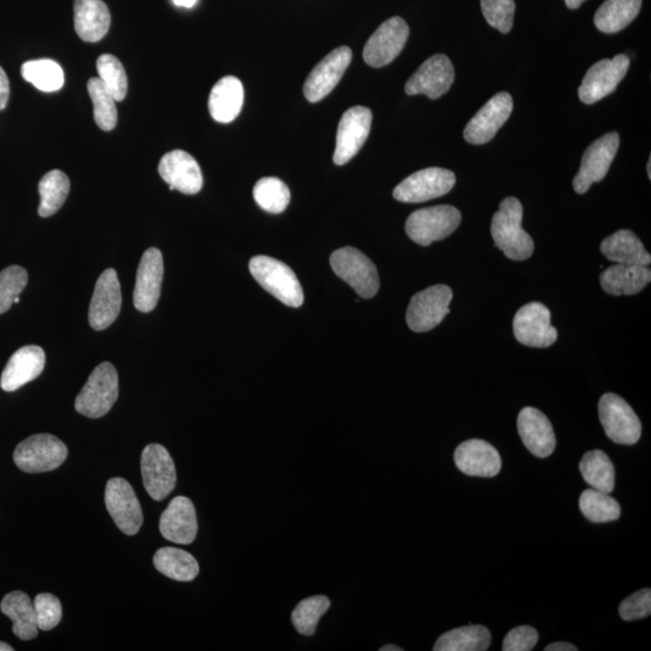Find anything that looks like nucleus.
<instances>
[{"label":"nucleus","instance_id":"f257e3e1","mask_svg":"<svg viewBox=\"0 0 651 651\" xmlns=\"http://www.w3.org/2000/svg\"><path fill=\"white\" fill-rule=\"evenodd\" d=\"M523 204L515 197H507L500 210L492 217L491 236L498 249L509 260L525 261L535 251V243L523 228Z\"/></svg>","mask_w":651,"mask_h":651},{"label":"nucleus","instance_id":"f03ea898","mask_svg":"<svg viewBox=\"0 0 651 651\" xmlns=\"http://www.w3.org/2000/svg\"><path fill=\"white\" fill-rule=\"evenodd\" d=\"M249 269L252 277L263 289L279 299L287 307L299 308L304 302L301 283L285 263L268 256L251 258Z\"/></svg>","mask_w":651,"mask_h":651},{"label":"nucleus","instance_id":"7ed1b4c3","mask_svg":"<svg viewBox=\"0 0 651 651\" xmlns=\"http://www.w3.org/2000/svg\"><path fill=\"white\" fill-rule=\"evenodd\" d=\"M119 397V375L110 362H103L90 375L75 400L76 412L87 418L107 415Z\"/></svg>","mask_w":651,"mask_h":651},{"label":"nucleus","instance_id":"20e7f679","mask_svg":"<svg viewBox=\"0 0 651 651\" xmlns=\"http://www.w3.org/2000/svg\"><path fill=\"white\" fill-rule=\"evenodd\" d=\"M461 219L460 211L451 205L420 209L408 217L406 232L416 244L428 246L451 236Z\"/></svg>","mask_w":651,"mask_h":651},{"label":"nucleus","instance_id":"39448f33","mask_svg":"<svg viewBox=\"0 0 651 651\" xmlns=\"http://www.w3.org/2000/svg\"><path fill=\"white\" fill-rule=\"evenodd\" d=\"M68 449L60 439L52 434H34L17 445L14 461L26 473H45L54 471L67 460Z\"/></svg>","mask_w":651,"mask_h":651},{"label":"nucleus","instance_id":"423d86ee","mask_svg":"<svg viewBox=\"0 0 651 651\" xmlns=\"http://www.w3.org/2000/svg\"><path fill=\"white\" fill-rule=\"evenodd\" d=\"M333 272L348 283L362 298H373L380 287L379 273L374 263L355 248L334 251L330 258Z\"/></svg>","mask_w":651,"mask_h":651},{"label":"nucleus","instance_id":"0eeeda50","mask_svg":"<svg viewBox=\"0 0 651 651\" xmlns=\"http://www.w3.org/2000/svg\"><path fill=\"white\" fill-rule=\"evenodd\" d=\"M598 414L607 437L614 443L633 445L641 439V420L624 398L603 395L598 403Z\"/></svg>","mask_w":651,"mask_h":651},{"label":"nucleus","instance_id":"6e6552de","mask_svg":"<svg viewBox=\"0 0 651 651\" xmlns=\"http://www.w3.org/2000/svg\"><path fill=\"white\" fill-rule=\"evenodd\" d=\"M453 291L447 285H436L416 293L407 310V324L414 332L436 328L450 313Z\"/></svg>","mask_w":651,"mask_h":651},{"label":"nucleus","instance_id":"1a4fd4ad","mask_svg":"<svg viewBox=\"0 0 651 651\" xmlns=\"http://www.w3.org/2000/svg\"><path fill=\"white\" fill-rule=\"evenodd\" d=\"M456 184V177L451 170L444 168H426L404 179L394 190L398 202L422 203L447 195Z\"/></svg>","mask_w":651,"mask_h":651},{"label":"nucleus","instance_id":"9d476101","mask_svg":"<svg viewBox=\"0 0 651 651\" xmlns=\"http://www.w3.org/2000/svg\"><path fill=\"white\" fill-rule=\"evenodd\" d=\"M620 137L617 132L604 134L586 149L582 166L573 180L574 191L578 195L588 192L591 185L600 183L609 172L618 154Z\"/></svg>","mask_w":651,"mask_h":651},{"label":"nucleus","instance_id":"9b49d317","mask_svg":"<svg viewBox=\"0 0 651 651\" xmlns=\"http://www.w3.org/2000/svg\"><path fill=\"white\" fill-rule=\"evenodd\" d=\"M409 37V27L402 17H391L368 39L363 49V60L373 68L394 62L401 54Z\"/></svg>","mask_w":651,"mask_h":651},{"label":"nucleus","instance_id":"f8f14e48","mask_svg":"<svg viewBox=\"0 0 651 651\" xmlns=\"http://www.w3.org/2000/svg\"><path fill=\"white\" fill-rule=\"evenodd\" d=\"M550 310L539 302L521 307L513 321V331L519 343L530 348H549L559 333L551 326Z\"/></svg>","mask_w":651,"mask_h":651},{"label":"nucleus","instance_id":"ddd939ff","mask_svg":"<svg viewBox=\"0 0 651 651\" xmlns=\"http://www.w3.org/2000/svg\"><path fill=\"white\" fill-rule=\"evenodd\" d=\"M105 506L119 529L128 536L137 535L143 525V512L136 492L122 478L110 479L105 489Z\"/></svg>","mask_w":651,"mask_h":651},{"label":"nucleus","instance_id":"4468645a","mask_svg":"<svg viewBox=\"0 0 651 651\" xmlns=\"http://www.w3.org/2000/svg\"><path fill=\"white\" fill-rule=\"evenodd\" d=\"M373 115L371 109L354 107L346 110L340 119L336 151L333 162L337 166H344L359 154L371 133Z\"/></svg>","mask_w":651,"mask_h":651},{"label":"nucleus","instance_id":"2eb2a0df","mask_svg":"<svg viewBox=\"0 0 651 651\" xmlns=\"http://www.w3.org/2000/svg\"><path fill=\"white\" fill-rule=\"evenodd\" d=\"M630 68V58L618 55L613 60H602L592 66L586 73L578 96L585 104H595L617 90L621 80Z\"/></svg>","mask_w":651,"mask_h":651},{"label":"nucleus","instance_id":"dca6fc26","mask_svg":"<svg viewBox=\"0 0 651 651\" xmlns=\"http://www.w3.org/2000/svg\"><path fill=\"white\" fill-rule=\"evenodd\" d=\"M142 475L145 489L155 501H163L177 485L172 456L160 444H150L144 449Z\"/></svg>","mask_w":651,"mask_h":651},{"label":"nucleus","instance_id":"f3484780","mask_svg":"<svg viewBox=\"0 0 651 651\" xmlns=\"http://www.w3.org/2000/svg\"><path fill=\"white\" fill-rule=\"evenodd\" d=\"M513 108V98L508 92L497 93L467 123L463 132L466 142L473 145L489 143L508 121Z\"/></svg>","mask_w":651,"mask_h":651},{"label":"nucleus","instance_id":"a211bd4d","mask_svg":"<svg viewBox=\"0 0 651 651\" xmlns=\"http://www.w3.org/2000/svg\"><path fill=\"white\" fill-rule=\"evenodd\" d=\"M454 80L455 69L450 58L434 55L422 63L408 80L406 93L409 96L425 95L430 99H438L450 90Z\"/></svg>","mask_w":651,"mask_h":651},{"label":"nucleus","instance_id":"6ab92c4d","mask_svg":"<svg viewBox=\"0 0 651 651\" xmlns=\"http://www.w3.org/2000/svg\"><path fill=\"white\" fill-rule=\"evenodd\" d=\"M353 60V51L348 46L333 50L316 66L304 84V97L310 103H318L336 89L346 69Z\"/></svg>","mask_w":651,"mask_h":651},{"label":"nucleus","instance_id":"aec40b11","mask_svg":"<svg viewBox=\"0 0 651 651\" xmlns=\"http://www.w3.org/2000/svg\"><path fill=\"white\" fill-rule=\"evenodd\" d=\"M122 295L115 269L108 268L98 278L89 310L93 330L103 331L114 324L121 312Z\"/></svg>","mask_w":651,"mask_h":651},{"label":"nucleus","instance_id":"412c9836","mask_svg":"<svg viewBox=\"0 0 651 651\" xmlns=\"http://www.w3.org/2000/svg\"><path fill=\"white\" fill-rule=\"evenodd\" d=\"M158 173L169 185L185 195H196L203 187V174L198 162L183 150H174L162 157Z\"/></svg>","mask_w":651,"mask_h":651},{"label":"nucleus","instance_id":"4be33fe9","mask_svg":"<svg viewBox=\"0 0 651 651\" xmlns=\"http://www.w3.org/2000/svg\"><path fill=\"white\" fill-rule=\"evenodd\" d=\"M163 274L162 252L156 248L146 250L139 263L136 289L133 293L134 307L139 312L150 313L156 308L161 296Z\"/></svg>","mask_w":651,"mask_h":651},{"label":"nucleus","instance_id":"5701e85b","mask_svg":"<svg viewBox=\"0 0 651 651\" xmlns=\"http://www.w3.org/2000/svg\"><path fill=\"white\" fill-rule=\"evenodd\" d=\"M454 459L457 468L472 477H496L502 467L500 453L482 439H471L460 444L455 450Z\"/></svg>","mask_w":651,"mask_h":651},{"label":"nucleus","instance_id":"b1692460","mask_svg":"<svg viewBox=\"0 0 651 651\" xmlns=\"http://www.w3.org/2000/svg\"><path fill=\"white\" fill-rule=\"evenodd\" d=\"M518 431L531 454L545 459L554 453L556 437L553 425L541 410L526 407L518 416Z\"/></svg>","mask_w":651,"mask_h":651},{"label":"nucleus","instance_id":"393cba45","mask_svg":"<svg viewBox=\"0 0 651 651\" xmlns=\"http://www.w3.org/2000/svg\"><path fill=\"white\" fill-rule=\"evenodd\" d=\"M45 360V351L40 346H23L10 357L0 379V386L7 392L19 390L43 373Z\"/></svg>","mask_w":651,"mask_h":651},{"label":"nucleus","instance_id":"a878e982","mask_svg":"<svg viewBox=\"0 0 651 651\" xmlns=\"http://www.w3.org/2000/svg\"><path fill=\"white\" fill-rule=\"evenodd\" d=\"M162 536L170 542L191 544L198 531L195 506L190 498L175 497L164 510L160 520Z\"/></svg>","mask_w":651,"mask_h":651},{"label":"nucleus","instance_id":"bb28decb","mask_svg":"<svg viewBox=\"0 0 651 651\" xmlns=\"http://www.w3.org/2000/svg\"><path fill=\"white\" fill-rule=\"evenodd\" d=\"M75 31L86 43H97L108 34L111 15L102 0H75Z\"/></svg>","mask_w":651,"mask_h":651},{"label":"nucleus","instance_id":"cd10ccee","mask_svg":"<svg viewBox=\"0 0 651 651\" xmlns=\"http://www.w3.org/2000/svg\"><path fill=\"white\" fill-rule=\"evenodd\" d=\"M244 103L242 81L234 76H226L217 81L209 97L211 117L220 123H230L237 119Z\"/></svg>","mask_w":651,"mask_h":651},{"label":"nucleus","instance_id":"c85d7f7f","mask_svg":"<svg viewBox=\"0 0 651 651\" xmlns=\"http://www.w3.org/2000/svg\"><path fill=\"white\" fill-rule=\"evenodd\" d=\"M648 266L615 265L601 274L602 289L613 296H632L643 291L650 283Z\"/></svg>","mask_w":651,"mask_h":651},{"label":"nucleus","instance_id":"c756f323","mask_svg":"<svg viewBox=\"0 0 651 651\" xmlns=\"http://www.w3.org/2000/svg\"><path fill=\"white\" fill-rule=\"evenodd\" d=\"M601 251L618 265L649 266L651 256L635 233L621 230L603 240Z\"/></svg>","mask_w":651,"mask_h":651},{"label":"nucleus","instance_id":"7c9ffc66","mask_svg":"<svg viewBox=\"0 0 651 651\" xmlns=\"http://www.w3.org/2000/svg\"><path fill=\"white\" fill-rule=\"evenodd\" d=\"M2 613L13 621V632L22 641H32L38 636L37 615L34 604L25 592H10L0 604Z\"/></svg>","mask_w":651,"mask_h":651},{"label":"nucleus","instance_id":"2f4dec72","mask_svg":"<svg viewBox=\"0 0 651 651\" xmlns=\"http://www.w3.org/2000/svg\"><path fill=\"white\" fill-rule=\"evenodd\" d=\"M641 8L642 0H606L597 10L595 26L602 33H618L636 19Z\"/></svg>","mask_w":651,"mask_h":651},{"label":"nucleus","instance_id":"473e14b6","mask_svg":"<svg viewBox=\"0 0 651 651\" xmlns=\"http://www.w3.org/2000/svg\"><path fill=\"white\" fill-rule=\"evenodd\" d=\"M491 644V633L485 626L469 625L444 633L434 644V651H485Z\"/></svg>","mask_w":651,"mask_h":651},{"label":"nucleus","instance_id":"72a5a7b5","mask_svg":"<svg viewBox=\"0 0 651 651\" xmlns=\"http://www.w3.org/2000/svg\"><path fill=\"white\" fill-rule=\"evenodd\" d=\"M156 570L178 582H192L198 576L199 565L195 557L178 548H162L154 556Z\"/></svg>","mask_w":651,"mask_h":651},{"label":"nucleus","instance_id":"f704fd0d","mask_svg":"<svg viewBox=\"0 0 651 651\" xmlns=\"http://www.w3.org/2000/svg\"><path fill=\"white\" fill-rule=\"evenodd\" d=\"M583 478L592 489L611 494L615 488V468L602 450H592L579 463Z\"/></svg>","mask_w":651,"mask_h":651},{"label":"nucleus","instance_id":"c9c22d12","mask_svg":"<svg viewBox=\"0 0 651 651\" xmlns=\"http://www.w3.org/2000/svg\"><path fill=\"white\" fill-rule=\"evenodd\" d=\"M69 191L70 181L61 170L54 169L45 174L39 183V215L41 217L55 215L66 203Z\"/></svg>","mask_w":651,"mask_h":651},{"label":"nucleus","instance_id":"e433bc0d","mask_svg":"<svg viewBox=\"0 0 651 651\" xmlns=\"http://www.w3.org/2000/svg\"><path fill=\"white\" fill-rule=\"evenodd\" d=\"M21 74L35 89L46 93L60 91L64 86L63 69L52 60L28 61L23 64Z\"/></svg>","mask_w":651,"mask_h":651},{"label":"nucleus","instance_id":"4c0bfd02","mask_svg":"<svg viewBox=\"0 0 651 651\" xmlns=\"http://www.w3.org/2000/svg\"><path fill=\"white\" fill-rule=\"evenodd\" d=\"M579 508L585 518L595 524L611 523L621 514L620 504L606 492L585 490L579 498Z\"/></svg>","mask_w":651,"mask_h":651},{"label":"nucleus","instance_id":"58836bf2","mask_svg":"<svg viewBox=\"0 0 651 651\" xmlns=\"http://www.w3.org/2000/svg\"><path fill=\"white\" fill-rule=\"evenodd\" d=\"M254 198L260 207L271 214H280L289 207V187L278 178H263L254 187Z\"/></svg>","mask_w":651,"mask_h":651},{"label":"nucleus","instance_id":"ea45409f","mask_svg":"<svg viewBox=\"0 0 651 651\" xmlns=\"http://www.w3.org/2000/svg\"><path fill=\"white\" fill-rule=\"evenodd\" d=\"M93 103L95 121L102 131L110 132L117 125L116 101L99 78H92L87 84Z\"/></svg>","mask_w":651,"mask_h":651},{"label":"nucleus","instance_id":"a19ab883","mask_svg":"<svg viewBox=\"0 0 651 651\" xmlns=\"http://www.w3.org/2000/svg\"><path fill=\"white\" fill-rule=\"evenodd\" d=\"M331 602L326 596H313L297 604L292 612V623L297 632L303 636H313L319 621L330 608Z\"/></svg>","mask_w":651,"mask_h":651},{"label":"nucleus","instance_id":"79ce46f5","mask_svg":"<svg viewBox=\"0 0 651 651\" xmlns=\"http://www.w3.org/2000/svg\"><path fill=\"white\" fill-rule=\"evenodd\" d=\"M99 80L107 87L116 102H122L127 96L128 79L122 63L113 55L105 54L97 60Z\"/></svg>","mask_w":651,"mask_h":651},{"label":"nucleus","instance_id":"37998d69","mask_svg":"<svg viewBox=\"0 0 651 651\" xmlns=\"http://www.w3.org/2000/svg\"><path fill=\"white\" fill-rule=\"evenodd\" d=\"M28 283V273L20 266H10L0 272V314L13 307Z\"/></svg>","mask_w":651,"mask_h":651},{"label":"nucleus","instance_id":"c03bdc74","mask_svg":"<svg viewBox=\"0 0 651 651\" xmlns=\"http://www.w3.org/2000/svg\"><path fill=\"white\" fill-rule=\"evenodd\" d=\"M485 20L503 34L512 31L515 14L514 0H480Z\"/></svg>","mask_w":651,"mask_h":651},{"label":"nucleus","instance_id":"a18cd8bd","mask_svg":"<svg viewBox=\"0 0 651 651\" xmlns=\"http://www.w3.org/2000/svg\"><path fill=\"white\" fill-rule=\"evenodd\" d=\"M35 615L39 630L50 631L61 623L62 604L51 594H40L34 600Z\"/></svg>","mask_w":651,"mask_h":651},{"label":"nucleus","instance_id":"49530a36","mask_svg":"<svg viewBox=\"0 0 651 651\" xmlns=\"http://www.w3.org/2000/svg\"><path fill=\"white\" fill-rule=\"evenodd\" d=\"M621 619L635 621L649 617L651 614V590L642 589L625 598L619 606Z\"/></svg>","mask_w":651,"mask_h":651},{"label":"nucleus","instance_id":"de8ad7c7","mask_svg":"<svg viewBox=\"0 0 651 651\" xmlns=\"http://www.w3.org/2000/svg\"><path fill=\"white\" fill-rule=\"evenodd\" d=\"M539 635L537 630L531 626L515 627L512 631L508 632L504 638L502 650L503 651H530L536 647Z\"/></svg>","mask_w":651,"mask_h":651},{"label":"nucleus","instance_id":"09e8293b","mask_svg":"<svg viewBox=\"0 0 651 651\" xmlns=\"http://www.w3.org/2000/svg\"><path fill=\"white\" fill-rule=\"evenodd\" d=\"M10 97V82L5 70L0 67V110L7 108Z\"/></svg>","mask_w":651,"mask_h":651},{"label":"nucleus","instance_id":"8fccbe9b","mask_svg":"<svg viewBox=\"0 0 651 651\" xmlns=\"http://www.w3.org/2000/svg\"><path fill=\"white\" fill-rule=\"evenodd\" d=\"M545 651H577L578 648L574 647L573 644L566 643V642H557L553 644H549L547 648L544 649Z\"/></svg>","mask_w":651,"mask_h":651},{"label":"nucleus","instance_id":"3c124183","mask_svg":"<svg viewBox=\"0 0 651 651\" xmlns=\"http://www.w3.org/2000/svg\"><path fill=\"white\" fill-rule=\"evenodd\" d=\"M173 2L177 7L193 8L197 4L198 0H173Z\"/></svg>","mask_w":651,"mask_h":651},{"label":"nucleus","instance_id":"603ef678","mask_svg":"<svg viewBox=\"0 0 651 651\" xmlns=\"http://www.w3.org/2000/svg\"><path fill=\"white\" fill-rule=\"evenodd\" d=\"M568 9H578L585 0H565Z\"/></svg>","mask_w":651,"mask_h":651},{"label":"nucleus","instance_id":"864d4df0","mask_svg":"<svg viewBox=\"0 0 651 651\" xmlns=\"http://www.w3.org/2000/svg\"><path fill=\"white\" fill-rule=\"evenodd\" d=\"M403 649L397 647V645H385V647L380 648V651H402Z\"/></svg>","mask_w":651,"mask_h":651},{"label":"nucleus","instance_id":"5fc2aeb1","mask_svg":"<svg viewBox=\"0 0 651 651\" xmlns=\"http://www.w3.org/2000/svg\"><path fill=\"white\" fill-rule=\"evenodd\" d=\"M13 650L14 648L11 647V645L4 642H0V651H13Z\"/></svg>","mask_w":651,"mask_h":651},{"label":"nucleus","instance_id":"6e6d98bb","mask_svg":"<svg viewBox=\"0 0 651 651\" xmlns=\"http://www.w3.org/2000/svg\"><path fill=\"white\" fill-rule=\"evenodd\" d=\"M650 166H651V160H649V162H648V177L649 178H651Z\"/></svg>","mask_w":651,"mask_h":651},{"label":"nucleus","instance_id":"4d7b16f0","mask_svg":"<svg viewBox=\"0 0 651 651\" xmlns=\"http://www.w3.org/2000/svg\"><path fill=\"white\" fill-rule=\"evenodd\" d=\"M15 303H16V304H17V303H20V297H17V298L15 299Z\"/></svg>","mask_w":651,"mask_h":651}]
</instances>
